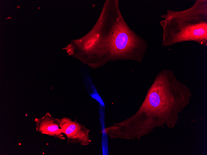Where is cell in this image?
Returning a JSON list of instances; mask_svg holds the SVG:
<instances>
[{
    "label": "cell",
    "instance_id": "6da1fadb",
    "mask_svg": "<svg viewBox=\"0 0 207 155\" xmlns=\"http://www.w3.org/2000/svg\"><path fill=\"white\" fill-rule=\"evenodd\" d=\"M60 127L62 132L67 137L68 143H79L87 146L91 142L89 138L90 130L76 121L67 117L60 119Z\"/></svg>",
    "mask_w": 207,
    "mask_h": 155
},
{
    "label": "cell",
    "instance_id": "7a4b0ae2",
    "mask_svg": "<svg viewBox=\"0 0 207 155\" xmlns=\"http://www.w3.org/2000/svg\"><path fill=\"white\" fill-rule=\"evenodd\" d=\"M116 33L111 45L113 53L123 56L130 52L135 44V41L130 33L121 25L118 27Z\"/></svg>",
    "mask_w": 207,
    "mask_h": 155
},
{
    "label": "cell",
    "instance_id": "3957f363",
    "mask_svg": "<svg viewBox=\"0 0 207 155\" xmlns=\"http://www.w3.org/2000/svg\"><path fill=\"white\" fill-rule=\"evenodd\" d=\"M37 131L60 140L65 139L60 127V119L53 118L47 112L41 118H35Z\"/></svg>",
    "mask_w": 207,
    "mask_h": 155
},
{
    "label": "cell",
    "instance_id": "277c9868",
    "mask_svg": "<svg viewBox=\"0 0 207 155\" xmlns=\"http://www.w3.org/2000/svg\"><path fill=\"white\" fill-rule=\"evenodd\" d=\"M204 30L203 29L201 28L195 29L193 31V33L195 35H200L203 34V33L204 32Z\"/></svg>",
    "mask_w": 207,
    "mask_h": 155
}]
</instances>
